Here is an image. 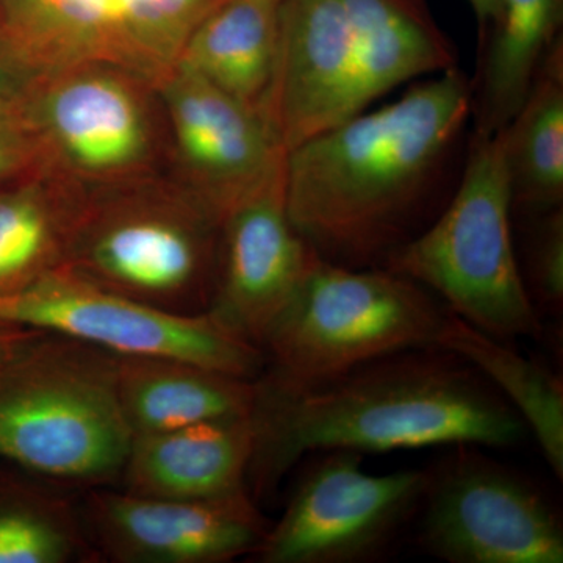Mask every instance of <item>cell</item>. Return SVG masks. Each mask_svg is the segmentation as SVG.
I'll return each mask as SVG.
<instances>
[{"label": "cell", "instance_id": "23", "mask_svg": "<svg viewBox=\"0 0 563 563\" xmlns=\"http://www.w3.org/2000/svg\"><path fill=\"white\" fill-rule=\"evenodd\" d=\"M561 18L562 0H501L485 58L479 131H499L514 120L553 47Z\"/></svg>", "mask_w": 563, "mask_h": 563}, {"label": "cell", "instance_id": "20", "mask_svg": "<svg viewBox=\"0 0 563 563\" xmlns=\"http://www.w3.org/2000/svg\"><path fill=\"white\" fill-rule=\"evenodd\" d=\"M280 0H224L185 43L177 65L265 114L279 52Z\"/></svg>", "mask_w": 563, "mask_h": 563}, {"label": "cell", "instance_id": "18", "mask_svg": "<svg viewBox=\"0 0 563 563\" xmlns=\"http://www.w3.org/2000/svg\"><path fill=\"white\" fill-rule=\"evenodd\" d=\"M354 35L347 111L362 113L415 77L454 68L450 43L417 0H344Z\"/></svg>", "mask_w": 563, "mask_h": 563}, {"label": "cell", "instance_id": "14", "mask_svg": "<svg viewBox=\"0 0 563 563\" xmlns=\"http://www.w3.org/2000/svg\"><path fill=\"white\" fill-rule=\"evenodd\" d=\"M88 518L103 553L122 563L231 562L254 553L269 528L250 492L201 501L102 492Z\"/></svg>", "mask_w": 563, "mask_h": 563}, {"label": "cell", "instance_id": "15", "mask_svg": "<svg viewBox=\"0 0 563 563\" xmlns=\"http://www.w3.org/2000/svg\"><path fill=\"white\" fill-rule=\"evenodd\" d=\"M352 58L344 0H280L279 52L265 117L285 151L350 120Z\"/></svg>", "mask_w": 563, "mask_h": 563}, {"label": "cell", "instance_id": "27", "mask_svg": "<svg viewBox=\"0 0 563 563\" xmlns=\"http://www.w3.org/2000/svg\"><path fill=\"white\" fill-rule=\"evenodd\" d=\"M38 76V70L0 44V107L21 103Z\"/></svg>", "mask_w": 563, "mask_h": 563}, {"label": "cell", "instance_id": "7", "mask_svg": "<svg viewBox=\"0 0 563 563\" xmlns=\"http://www.w3.org/2000/svg\"><path fill=\"white\" fill-rule=\"evenodd\" d=\"M0 324L66 336L117 357L173 358L258 379L265 352L210 312L158 309L63 265L0 299Z\"/></svg>", "mask_w": 563, "mask_h": 563}, {"label": "cell", "instance_id": "26", "mask_svg": "<svg viewBox=\"0 0 563 563\" xmlns=\"http://www.w3.org/2000/svg\"><path fill=\"white\" fill-rule=\"evenodd\" d=\"M43 172L35 135L18 106L0 107V188Z\"/></svg>", "mask_w": 563, "mask_h": 563}, {"label": "cell", "instance_id": "9", "mask_svg": "<svg viewBox=\"0 0 563 563\" xmlns=\"http://www.w3.org/2000/svg\"><path fill=\"white\" fill-rule=\"evenodd\" d=\"M276 525L252 558L262 563L379 561L417 520L428 470L369 474L351 450L309 454Z\"/></svg>", "mask_w": 563, "mask_h": 563}, {"label": "cell", "instance_id": "4", "mask_svg": "<svg viewBox=\"0 0 563 563\" xmlns=\"http://www.w3.org/2000/svg\"><path fill=\"white\" fill-rule=\"evenodd\" d=\"M506 131L477 132L453 201L431 228L393 250L384 268L432 292L493 339H539L542 321L515 254Z\"/></svg>", "mask_w": 563, "mask_h": 563}, {"label": "cell", "instance_id": "10", "mask_svg": "<svg viewBox=\"0 0 563 563\" xmlns=\"http://www.w3.org/2000/svg\"><path fill=\"white\" fill-rule=\"evenodd\" d=\"M218 0H0V44L38 73L107 65L157 90Z\"/></svg>", "mask_w": 563, "mask_h": 563}, {"label": "cell", "instance_id": "2", "mask_svg": "<svg viewBox=\"0 0 563 563\" xmlns=\"http://www.w3.org/2000/svg\"><path fill=\"white\" fill-rule=\"evenodd\" d=\"M472 109V85L451 68L292 147L285 196L296 231L336 265L384 263L407 242L428 180Z\"/></svg>", "mask_w": 563, "mask_h": 563}, {"label": "cell", "instance_id": "25", "mask_svg": "<svg viewBox=\"0 0 563 563\" xmlns=\"http://www.w3.org/2000/svg\"><path fill=\"white\" fill-rule=\"evenodd\" d=\"M529 290L537 312L561 318L563 310V214L562 209L544 213L529 250ZM540 314V313H539Z\"/></svg>", "mask_w": 563, "mask_h": 563}, {"label": "cell", "instance_id": "24", "mask_svg": "<svg viewBox=\"0 0 563 563\" xmlns=\"http://www.w3.org/2000/svg\"><path fill=\"white\" fill-rule=\"evenodd\" d=\"M84 540L68 504L43 492L0 496V563H66Z\"/></svg>", "mask_w": 563, "mask_h": 563}, {"label": "cell", "instance_id": "28", "mask_svg": "<svg viewBox=\"0 0 563 563\" xmlns=\"http://www.w3.org/2000/svg\"><path fill=\"white\" fill-rule=\"evenodd\" d=\"M41 333L43 332L18 328V325L0 324V362L9 361L13 355L20 354Z\"/></svg>", "mask_w": 563, "mask_h": 563}, {"label": "cell", "instance_id": "29", "mask_svg": "<svg viewBox=\"0 0 563 563\" xmlns=\"http://www.w3.org/2000/svg\"><path fill=\"white\" fill-rule=\"evenodd\" d=\"M468 3L472 5L483 31H485L488 25L495 27L496 22H498L499 16H501V0H468Z\"/></svg>", "mask_w": 563, "mask_h": 563}, {"label": "cell", "instance_id": "19", "mask_svg": "<svg viewBox=\"0 0 563 563\" xmlns=\"http://www.w3.org/2000/svg\"><path fill=\"white\" fill-rule=\"evenodd\" d=\"M88 198L47 172L0 188V299L66 265Z\"/></svg>", "mask_w": 563, "mask_h": 563}, {"label": "cell", "instance_id": "8", "mask_svg": "<svg viewBox=\"0 0 563 563\" xmlns=\"http://www.w3.org/2000/svg\"><path fill=\"white\" fill-rule=\"evenodd\" d=\"M124 70L77 65L41 73L21 101L44 172L88 192L140 184L155 152L150 95Z\"/></svg>", "mask_w": 563, "mask_h": 563}, {"label": "cell", "instance_id": "11", "mask_svg": "<svg viewBox=\"0 0 563 563\" xmlns=\"http://www.w3.org/2000/svg\"><path fill=\"white\" fill-rule=\"evenodd\" d=\"M457 444L429 468L418 512V544L450 563H562L563 526L540 488Z\"/></svg>", "mask_w": 563, "mask_h": 563}, {"label": "cell", "instance_id": "13", "mask_svg": "<svg viewBox=\"0 0 563 563\" xmlns=\"http://www.w3.org/2000/svg\"><path fill=\"white\" fill-rule=\"evenodd\" d=\"M317 257L288 214L284 166L222 220L207 312L262 350Z\"/></svg>", "mask_w": 563, "mask_h": 563}, {"label": "cell", "instance_id": "1", "mask_svg": "<svg viewBox=\"0 0 563 563\" xmlns=\"http://www.w3.org/2000/svg\"><path fill=\"white\" fill-rule=\"evenodd\" d=\"M257 385V439L247 481L261 495L318 451L510 448L529 432L483 373L440 346L385 355L307 387L263 379Z\"/></svg>", "mask_w": 563, "mask_h": 563}, {"label": "cell", "instance_id": "3", "mask_svg": "<svg viewBox=\"0 0 563 563\" xmlns=\"http://www.w3.org/2000/svg\"><path fill=\"white\" fill-rule=\"evenodd\" d=\"M132 443L117 355L41 333L0 362V459L51 479L106 483Z\"/></svg>", "mask_w": 563, "mask_h": 563}, {"label": "cell", "instance_id": "21", "mask_svg": "<svg viewBox=\"0 0 563 563\" xmlns=\"http://www.w3.org/2000/svg\"><path fill=\"white\" fill-rule=\"evenodd\" d=\"M437 346L472 363L523 418L544 461L563 479V383L542 362L525 357L506 342L450 312Z\"/></svg>", "mask_w": 563, "mask_h": 563}, {"label": "cell", "instance_id": "22", "mask_svg": "<svg viewBox=\"0 0 563 563\" xmlns=\"http://www.w3.org/2000/svg\"><path fill=\"white\" fill-rule=\"evenodd\" d=\"M507 139L512 201L548 213L563 198V52L554 43L523 106L504 128Z\"/></svg>", "mask_w": 563, "mask_h": 563}, {"label": "cell", "instance_id": "12", "mask_svg": "<svg viewBox=\"0 0 563 563\" xmlns=\"http://www.w3.org/2000/svg\"><path fill=\"white\" fill-rule=\"evenodd\" d=\"M190 192L218 224L233 207L282 172L287 151L262 111L236 101L190 69L158 85Z\"/></svg>", "mask_w": 563, "mask_h": 563}, {"label": "cell", "instance_id": "17", "mask_svg": "<svg viewBox=\"0 0 563 563\" xmlns=\"http://www.w3.org/2000/svg\"><path fill=\"white\" fill-rule=\"evenodd\" d=\"M117 391L132 437L251 417L257 379L173 358L117 357Z\"/></svg>", "mask_w": 563, "mask_h": 563}, {"label": "cell", "instance_id": "5", "mask_svg": "<svg viewBox=\"0 0 563 563\" xmlns=\"http://www.w3.org/2000/svg\"><path fill=\"white\" fill-rule=\"evenodd\" d=\"M450 310L417 282L388 268H350L318 255L274 322L262 377L298 388L396 352L437 346Z\"/></svg>", "mask_w": 563, "mask_h": 563}, {"label": "cell", "instance_id": "6", "mask_svg": "<svg viewBox=\"0 0 563 563\" xmlns=\"http://www.w3.org/2000/svg\"><path fill=\"white\" fill-rule=\"evenodd\" d=\"M220 224L181 188L143 181L92 192L66 265L111 291L169 312L209 310Z\"/></svg>", "mask_w": 563, "mask_h": 563}, {"label": "cell", "instance_id": "16", "mask_svg": "<svg viewBox=\"0 0 563 563\" xmlns=\"http://www.w3.org/2000/svg\"><path fill=\"white\" fill-rule=\"evenodd\" d=\"M255 439L254 415L133 435L125 492L190 501L247 492Z\"/></svg>", "mask_w": 563, "mask_h": 563}]
</instances>
